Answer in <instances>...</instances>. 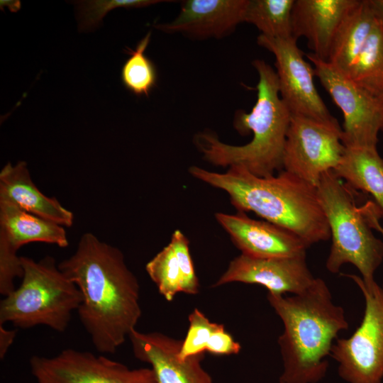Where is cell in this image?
I'll list each match as a JSON object with an SVG mask.
<instances>
[{
  "label": "cell",
  "mask_w": 383,
  "mask_h": 383,
  "mask_svg": "<svg viewBox=\"0 0 383 383\" xmlns=\"http://www.w3.org/2000/svg\"><path fill=\"white\" fill-rule=\"evenodd\" d=\"M241 350L240 344L228 333L223 324L218 323L208 342L206 352L212 355H235Z\"/></svg>",
  "instance_id": "83f0119b"
},
{
  "label": "cell",
  "mask_w": 383,
  "mask_h": 383,
  "mask_svg": "<svg viewBox=\"0 0 383 383\" xmlns=\"http://www.w3.org/2000/svg\"><path fill=\"white\" fill-rule=\"evenodd\" d=\"M135 357L148 363L158 383H213L201 362L204 354L182 360L178 357L182 341L159 332L129 335Z\"/></svg>",
  "instance_id": "5bb4252c"
},
{
  "label": "cell",
  "mask_w": 383,
  "mask_h": 383,
  "mask_svg": "<svg viewBox=\"0 0 383 383\" xmlns=\"http://www.w3.org/2000/svg\"><path fill=\"white\" fill-rule=\"evenodd\" d=\"M194 178L226 192L238 211H252L298 235L310 247L331 238L316 187L284 170L259 177L233 166L224 173L192 166Z\"/></svg>",
  "instance_id": "7a4b0ae2"
},
{
  "label": "cell",
  "mask_w": 383,
  "mask_h": 383,
  "mask_svg": "<svg viewBox=\"0 0 383 383\" xmlns=\"http://www.w3.org/2000/svg\"><path fill=\"white\" fill-rule=\"evenodd\" d=\"M375 19L383 27V0H368Z\"/></svg>",
  "instance_id": "f546056e"
},
{
  "label": "cell",
  "mask_w": 383,
  "mask_h": 383,
  "mask_svg": "<svg viewBox=\"0 0 383 383\" xmlns=\"http://www.w3.org/2000/svg\"><path fill=\"white\" fill-rule=\"evenodd\" d=\"M375 23L368 0H359L340 23L334 35L327 62L348 75Z\"/></svg>",
  "instance_id": "d6986e66"
},
{
  "label": "cell",
  "mask_w": 383,
  "mask_h": 383,
  "mask_svg": "<svg viewBox=\"0 0 383 383\" xmlns=\"http://www.w3.org/2000/svg\"><path fill=\"white\" fill-rule=\"evenodd\" d=\"M58 267L81 292L77 313L94 348L102 354L115 353L142 313L140 285L123 252L85 233Z\"/></svg>",
  "instance_id": "6da1fadb"
},
{
  "label": "cell",
  "mask_w": 383,
  "mask_h": 383,
  "mask_svg": "<svg viewBox=\"0 0 383 383\" xmlns=\"http://www.w3.org/2000/svg\"><path fill=\"white\" fill-rule=\"evenodd\" d=\"M29 364L37 383H158L151 367L131 369L104 355L72 348L52 357L33 355Z\"/></svg>",
  "instance_id": "30bf717a"
},
{
  "label": "cell",
  "mask_w": 383,
  "mask_h": 383,
  "mask_svg": "<svg viewBox=\"0 0 383 383\" xmlns=\"http://www.w3.org/2000/svg\"><path fill=\"white\" fill-rule=\"evenodd\" d=\"M315 279L308 267L306 253L282 257L240 254L230 262L212 287L241 282L262 285L271 293L297 294L309 287Z\"/></svg>",
  "instance_id": "7c38bea8"
},
{
  "label": "cell",
  "mask_w": 383,
  "mask_h": 383,
  "mask_svg": "<svg viewBox=\"0 0 383 383\" xmlns=\"http://www.w3.org/2000/svg\"><path fill=\"white\" fill-rule=\"evenodd\" d=\"M315 76L343 115L342 142L347 147H377L383 131V101L356 84L328 62L310 52Z\"/></svg>",
  "instance_id": "9c48e42d"
},
{
  "label": "cell",
  "mask_w": 383,
  "mask_h": 383,
  "mask_svg": "<svg viewBox=\"0 0 383 383\" xmlns=\"http://www.w3.org/2000/svg\"><path fill=\"white\" fill-rule=\"evenodd\" d=\"M149 31L137 44L135 49L124 50L130 57L121 69V81L124 87L137 96H148L156 86L157 74L155 65L145 54L151 38Z\"/></svg>",
  "instance_id": "603a6c76"
},
{
  "label": "cell",
  "mask_w": 383,
  "mask_h": 383,
  "mask_svg": "<svg viewBox=\"0 0 383 383\" xmlns=\"http://www.w3.org/2000/svg\"><path fill=\"white\" fill-rule=\"evenodd\" d=\"M188 319V331L178 352V357L182 360L205 353L209 338L218 325L210 321L197 308L190 313Z\"/></svg>",
  "instance_id": "484cf974"
},
{
  "label": "cell",
  "mask_w": 383,
  "mask_h": 383,
  "mask_svg": "<svg viewBox=\"0 0 383 383\" xmlns=\"http://www.w3.org/2000/svg\"><path fill=\"white\" fill-rule=\"evenodd\" d=\"M145 270L167 301H172L176 294L181 292V270L170 243L146 264Z\"/></svg>",
  "instance_id": "cb8c5ba5"
},
{
  "label": "cell",
  "mask_w": 383,
  "mask_h": 383,
  "mask_svg": "<svg viewBox=\"0 0 383 383\" xmlns=\"http://www.w3.org/2000/svg\"><path fill=\"white\" fill-rule=\"evenodd\" d=\"M21 261L22 282L1 301L0 324L23 329L43 325L64 332L82 302L79 289L50 256L38 262L21 256Z\"/></svg>",
  "instance_id": "8992f818"
},
{
  "label": "cell",
  "mask_w": 383,
  "mask_h": 383,
  "mask_svg": "<svg viewBox=\"0 0 383 383\" xmlns=\"http://www.w3.org/2000/svg\"><path fill=\"white\" fill-rule=\"evenodd\" d=\"M258 74L256 102L248 113L237 111L235 129L252 133L247 144L233 145L221 141L209 131L199 133L194 143L208 162L221 167L238 166L259 177L283 170L282 161L292 113L279 94L276 72L263 60H254Z\"/></svg>",
  "instance_id": "277c9868"
},
{
  "label": "cell",
  "mask_w": 383,
  "mask_h": 383,
  "mask_svg": "<svg viewBox=\"0 0 383 383\" xmlns=\"http://www.w3.org/2000/svg\"><path fill=\"white\" fill-rule=\"evenodd\" d=\"M34 242L60 248L69 244L64 226L0 201V245L17 252L21 246Z\"/></svg>",
  "instance_id": "ac0fdd59"
},
{
  "label": "cell",
  "mask_w": 383,
  "mask_h": 383,
  "mask_svg": "<svg viewBox=\"0 0 383 383\" xmlns=\"http://www.w3.org/2000/svg\"><path fill=\"white\" fill-rule=\"evenodd\" d=\"M359 0H295L292 36L305 38L311 53L327 61L334 35Z\"/></svg>",
  "instance_id": "2e32d148"
},
{
  "label": "cell",
  "mask_w": 383,
  "mask_h": 383,
  "mask_svg": "<svg viewBox=\"0 0 383 383\" xmlns=\"http://www.w3.org/2000/svg\"><path fill=\"white\" fill-rule=\"evenodd\" d=\"M4 6H8L11 11H16L21 7V3L18 1H1V8Z\"/></svg>",
  "instance_id": "1f68e13d"
},
{
  "label": "cell",
  "mask_w": 383,
  "mask_h": 383,
  "mask_svg": "<svg viewBox=\"0 0 383 383\" xmlns=\"http://www.w3.org/2000/svg\"><path fill=\"white\" fill-rule=\"evenodd\" d=\"M295 0H248L243 22L254 25L260 35L292 36V13Z\"/></svg>",
  "instance_id": "7402d4cb"
},
{
  "label": "cell",
  "mask_w": 383,
  "mask_h": 383,
  "mask_svg": "<svg viewBox=\"0 0 383 383\" xmlns=\"http://www.w3.org/2000/svg\"><path fill=\"white\" fill-rule=\"evenodd\" d=\"M354 281L365 301L363 318L348 338L337 339L331 356L338 364V375L348 383H382L383 380V292L376 282L342 274Z\"/></svg>",
  "instance_id": "52a82bcc"
},
{
  "label": "cell",
  "mask_w": 383,
  "mask_h": 383,
  "mask_svg": "<svg viewBox=\"0 0 383 383\" xmlns=\"http://www.w3.org/2000/svg\"><path fill=\"white\" fill-rule=\"evenodd\" d=\"M316 189L332 239L326 269L335 274L350 263L365 283H374V273L383 261V241L372 232V216L379 211L376 204L372 201L360 204L359 192L333 170L323 174Z\"/></svg>",
  "instance_id": "5b68a950"
},
{
  "label": "cell",
  "mask_w": 383,
  "mask_h": 383,
  "mask_svg": "<svg viewBox=\"0 0 383 383\" xmlns=\"http://www.w3.org/2000/svg\"><path fill=\"white\" fill-rule=\"evenodd\" d=\"M170 243L174 248L181 270V292L190 295L197 294L199 292V282L189 251L188 238L180 230H176Z\"/></svg>",
  "instance_id": "4316f807"
},
{
  "label": "cell",
  "mask_w": 383,
  "mask_h": 383,
  "mask_svg": "<svg viewBox=\"0 0 383 383\" xmlns=\"http://www.w3.org/2000/svg\"><path fill=\"white\" fill-rule=\"evenodd\" d=\"M346 76L383 101V27L377 20Z\"/></svg>",
  "instance_id": "44dd1931"
},
{
  "label": "cell",
  "mask_w": 383,
  "mask_h": 383,
  "mask_svg": "<svg viewBox=\"0 0 383 383\" xmlns=\"http://www.w3.org/2000/svg\"><path fill=\"white\" fill-rule=\"evenodd\" d=\"M333 171L355 191L369 194L383 218V159L377 147H345Z\"/></svg>",
  "instance_id": "ffe728a7"
},
{
  "label": "cell",
  "mask_w": 383,
  "mask_h": 383,
  "mask_svg": "<svg viewBox=\"0 0 383 383\" xmlns=\"http://www.w3.org/2000/svg\"><path fill=\"white\" fill-rule=\"evenodd\" d=\"M16 335V330H9L0 324V358L4 359Z\"/></svg>",
  "instance_id": "f1b7e54d"
},
{
  "label": "cell",
  "mask_w": 383,
  "mask_h": 383,
  "mask_svg": "<svg viewBox=\"0 0 383 383\" xmlns=\"http://www.w3.org/2000/svg\"><path fill=\"white\" fill-rule=\"evenodd\" d=\"M338 121L326 122L292 115L284 149L283 170L316 187L334 170L345 150Z\"/></svg>",
  "instance_id": "ba28073f"
},
{
  "label": "cell",
  "mask_w": 383,
  "mask_h": 383,
  "mask_svg": "<svg viewBox=\"0 0 383 383\" xmlns=\"http://www.w3.org/2000/svg\"><path fill=\"white\" fill-rule=\"evenodd\" d=\"M248 0H185L172 21L155 25L167 33H181L195 39L220 38L243 22Z\"/></svg>",
  "instance_id": "9a60e30c"
},
{
  "label": "cell",
  "mask_w": 383,
  "mask_h": 383,
  "mask_svg": "<svg viewBox=\"0 0 383 383\" xmlns=\"http://www.w3.org/2000/svg\"><path fill=\"white\" fill-rule=\"evenodd\" d=\"M215 218L241 254L256 257H292L306 253L309 248L293 232L245 212L216 213Z\"/></svg>",
  "instance_id": "4fadbf2b"
},
{
  "label": "cell",
  "mask_w": 383,
  "mask_h": 383,
  "mask_svg": "<svg viewBox=\"0 0 383 383\" xmlns=\"http://www.w3.org/2000/svg\"><path fill=\"white\" fill-rule=\"evenodd\" d=\"M293 36L257 37V44L272 52L275 58L279 94L292 115L316 120L337 121L326 107L314 84L315 72L304 58V53Z\"/></svg>",
  "instance_id": "8fae6325"
},
{
  "label": "cell",
  "mask_w": 383,
  "mask_h": 383,
  "mask_svg": "<svg viewBox=\"0 0 383 383\" xmlns=\"http://www.w3.org/2000/svg\"><path fill=\"white\" fill-rule=\"evenodd\" d=\"M379 214H375V215H374L372 216V225L373 229H374V230L377 231L378 232H379L383 236V227L379 223V218H381V216H379ZM382 292H383V284H382Z\"/></svg>",
  "instance_id": "4dcf8cb0"
},
{
  "label": "cell",
  "mask_w": 383,
  "mask_h": 383,
  "mask_svg": "<svg viewBox=\"0 0 383 383\" xmlns=\"http://www.w3.org/2000/svg\"><path fill=\"white\" fill-rule=\"evenodd\" d=\"M267 298L284 326L277 340L283 364L279 382H319L327 373L334 340L348 328L343 308L333 303L321 278L301 293L285 297L268 292Z\"/></svg>",
  "instance_id": "3957f363"
},
{
  "label": "cell",
  "mask_w": 383,
  "mask_h": 383,
  "mask_svg": "<svg viewBox=\"0 0 383 383\" xmlns=\"http://www.w3.org/2000/svg\"><path fill=\"white\" fill-rule=\"evenodd\" d=\"M167 1L162 0H94L74 1L77 10L79 30L91 31L101 23L106 13L116 8L147 7Z\"/></svg>",
  "instance_id": "d4e9b609"
},
{
  "label": "cell",
  "mask_w": 383,
  "mask_h": 383,
  "mask_svg": "<svg viewBox=\"0 0 383 383\" xmlns=\"http://www.w3.org/2000/svg\"><path fill=\"white\" fill-rule=\"evenodd\" d=\"M0 201L6 202L64 227L74 222L72 211L54 196L43 194L33 183L24 161L6 163L0 172Z\"/></svg>",
  "instance_id": "e0dca14e"
}]
</instances>
